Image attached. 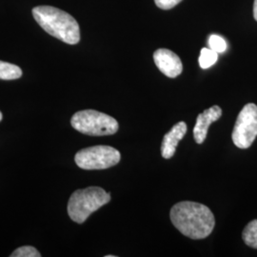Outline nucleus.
<instances>
[{"instance_id": "f257e3e1", "label": "nucleus", "mask_w": 257, "mask_h": 257, "mask_svg": "<svg viewBox=\"0 0 257 257\" xmlns=\"http://www.w3.org/2000/svg\"><path fill=\"white\" fill-rule=\"evenodd\" d=\"M171 220L182 234L192 239L208 237L215 225L212 211L203 204L192 201L175 204L171 210Z\"/></svg>"}, {"instance_id": "f03ea898", "label": "nucleus", "mask_w": 257, "mask_h": 257, "mask_svg": "<svg viewBox=\"0 0 257 257\" xmlns=\"http://www.w3.org/2000/svg\"><path fill=\"white\" fill-rule=\"evenodd\" d=\"M32 13L38 25L49 35L70 45L79 42V25L68 13L52 6H37Z\"/></svg>"}, {"instance_id": "7ed1b4c3", "label": "nucleus", "mask_w": 257, "mask_h": 257, "mask_svg": "<svg viewBox=\"0 0 257 257\" xmlns=\"http://www.w3.org/2000/svg\"><path fill=\"white\" fill-rule=\"evenodd\" d=\"M110 193L99 187H89L75 191L68 203V214L72 220L82 224L92 212L110 202Z\"/></svg>"}, {"instance_id": "20e7f679", "label": "nucleus", "mask_w": 257, "mask_h": 257, "mask_svg": "<svg viewBox=\"0 0 257 257\" xmlns=\"http://www.w3.org/2000/svg\"><path fill=\"white\" fill-rule=\"evenodd\" d=\"M71 124L77 132L92 136L103 137L114 135L118 131V122L110 115L94 110L75 112Z\"/></svg>"}, {"instance_id": "39448f33", "label": "nucleus", "mask_w": 257, "mask_h": 257, "mask_svg": "<svg viewBox=\"0 0 257 257\" xmlns=\"http://www.w3.org/2000/svg\"><path fill=\"white\" fill-rule=\"evenodd\" d=\"M120 153L110 146H93L79 151L74 157L76 165L83 170H104L118 164Z\"/></svg>"}, {"instance_id": "423d86ee", "label": "nucleus", "mask_w": 257, "mask_h": 257, "mask_svg": "<svg viewBox=\"0 0 257 257\" xmlns=\"http://www.w3.org/2000/svg\"><path fill=\"white\" fill-rule=\"evenodd\" d=\"M257 137V106L248 103L239 112L231 138L239 149H248Z\"/></svg>"}, {"instance_id": "0eeeda50", "label": "nucleus", "mask_w": 257, "mask_h": 257, "mask_svg": "<svg viewBox=\"0 0 257 257\" xmlns=\"http://www.w3.org/2000/svg\"><path fill=\"white\" fill-rule=\"evenodd\" d=\"M154 60L159 71L170 78H175L183 71L179 56L168 49H158L154 54Z\"/></svg>"}, {"instance_id": "6e6552de", "label": "nucleus", "mask_w": 257, "mask_h": 257, "mask_svg": "<svg viewBox=\"0 0 257 257\" xmlns=\"http://www.w3.org/2000/svg\"><path fill=\"white\" fill-rule=\"evenodd\" d=\"M222 116V109L219 106H212L198 114L195 126L193 128V137L197 144H202L207 138L208 130L212 122H215Z\"/></svg>"}, {"instance_id": "1a4fd4ad", "label": "nucleus", "mask_w": 257, "mask_h": 257, "mask_svg": "<svg viewBox=\"0 0 257 257\" xmlns=\"http://www.w3.org/2000/svg\"><path fill=\"white\" fill-rule=\"evenodd\" d=\"M187 133V124L181 121L175 124L173 128L167 133L163 138L161 145V155L166 158L170 159L175 156V150L179 141L184 138Z\"/></svg>"}, {"instance_id": "9d476101", "label": "nucleus", "mask_w": 257, "mask_h": 257, "mask_svg": "<svg viewBox=\"0 0 257 257\" xmlns=\"http://www.w3.org/2000/svg\"><path fill=\"white\" fill-rule=\"evenodd\" d=\"M22 76V70L19 66L8 62L0 61V79L15 80Z\"/></svg>"}, {"instance_id": "9b49d317", "label": "nucleus", "mask_w": 257, "mask_h": 257, "mask_svg": "<svg viewBox=\"0 0 257 257\" xmlns=\"http://www.w3.org/2000/svg\"><path fill=\"white\" fill-rule=\"evenodd\" d=\"M242 238L250 248H257V219L250 221L245 227Z\"/></svg>"}, {"instance_id": "f8f14e48", "label": "nucleus", "mask_w": 257, "mask_h": 257, "mask_svg": "<svg viewBox=\"0 0 257 257\" xmlns=\"http://www.w3.org/2000/svg\"><path fill=\"white\" fill-rule=\"evenodd\" d=\"M218 58V54L211 50V48H203L198 58L199 65L202 69H208L212 65L215 64Z\"/></svg>"}, {"instance_id": "ddd939ff", "label": "nucleus", "mask_w": 257, "mask_h": 257, "mask_svg": "<svg viewBox=\"0 0 257 257\" xmlns=\"http://www.w3.org/2000/svg\"><path fill=\"white\" fill-rule=\"evenodd\" d=\"M208 42H209V46H210L211 50H213L217 54L224 53L227 50V42L220 36L211 35L209 37Z\"/></svg>"}, {"instance_id": "4468645a", "label": "nucleus", "mask_w": 257, "mask_h": 257, "mask_svg": "<svg viewBox=\"0 0 257 257\" xmlns=\"http://www.w3.org/2000/svg\"><path fill=\"white\" fill-rule=\"evenodd\" d=\"M11 257H40L41 254L38 252L37 248L31 246H24L17 248L11 255Z\"/></svg>"}, {"instance_id": "2eb2a0df", "label": "nucleus", "mask_w": 257, "mask_h": 257, "mask_svg": "<svg viewBox=\"0 0 257 257\" xmlns=\"http://www.w3.org/2000/svg\"><path fill=\"white\" fill-rule=\"evenodd\" d=\"M182 0H155L156 6L162 10H171L179 4Z\"/></svg>"}, {"instance_id": "dca6fc26", "label": "nucleus", "mask_w": 257, "mask_h": 257, "mask_svg": "<svg viewBox=\"0 0 257 257\" xmlns=\"http://www.w3.org/2000/svg\"><path fill=\"white\" fill-rule=\"evenodd\" d=\"M253 17L257 21V0H254V4H253Z\"/></svg>"}, {"instance_id": "f3484780", "label": "nucleus", "mask_w": 257, "mask_h": 257, "mask_svg": "<svg viewBox=\"0 0 257 257\" xmlns=\"http://www.w3.org/2000/svg\"><path fill=\"white\" fill-rule=\"evenodd\" d=\"M1 120H2V113H1V111H0V122H1Z\"/></svg>"}]
</instances>
